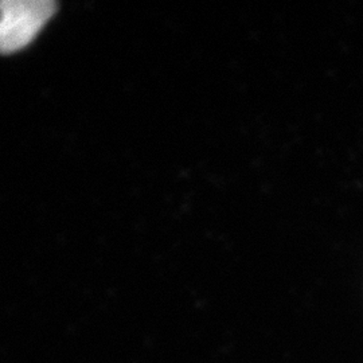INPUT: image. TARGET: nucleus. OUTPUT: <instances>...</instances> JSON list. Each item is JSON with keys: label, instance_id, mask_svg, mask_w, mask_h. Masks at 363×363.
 Returning <instances> with one entry per match:
<instances>
[{"label": "nucleus", "instance_id": "1", "mask_svg": "<svg viewBox=\"0 0 363 363\" xmlns=\"http://www.w3.org/2000/svg\"><path fill=\"white\" fill-rule=\"evenodd\" d=\"M50 0L0 1V54H11L26 48L55 13Z\"/></svg>", "mask_w": 363, "mask_h": 363}]
</instances>
